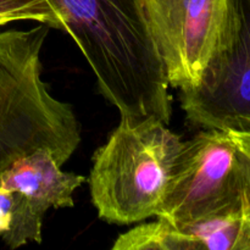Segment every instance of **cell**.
<instances>
[{
  "instance_id": "cell-2",
  "label": "cell",
  "mask_w": 250,
  "mask_h": 250,
  "mask_svg": "<svg viewBox=\"0 0 250 250\" xmlns=\"http://www.w3.org/2000/svg\"><path fill=\"white\" fill-rule=\"evenodd\" d=\"M51 27L0 32V173L15 160L48 149L61 166L81 143L72 106L42 77V50Z\"/></svg>"
},
{
  "instance_id": "cell-5",
  "label": "cell",
  "mask_w": 250,
  "mask_h": 250,
  "mask_svg": "<svg viewBox=\"0 0 250 250\" xmlns=\"http://www.w3.org/2000/svg\"><path fill=\"white\" fill-rule=\"evenodd\" d=\"M242 209L238 149L229 132L203 129L183 142L155 216L193 225Z\"/></svg>"
},
{
  "instance_id": "cell-6",
  "label": "cell",
  "mask_w": 250,
  "mask_h": 250,
  "mask_svg": "<svg viewBox=\"0 0 250 250\" xmlns=\"http://www.w3.org/2000/svg\"><path fill=\"white\" fill-rule=\"evenodd\" d=\"M168 85L198 84L226 17L229 0H141Z\"/></svg>"
},
{
  "instance_id": "cell-7",
  "label": "cell",
  "mask_w": 250,
  "mask_h": 250,
  "mask_svg": "<svg viewBox=\"0 0 250 250\" xmlns=\"http://www.w3.org/2000/svg\"><path fill=\"white\" fill-rule=\"evenodd\" d=\"M85 182L84 176L65 172L48 149L15 160L0 173V187L14 198L12 224L2 238L10 249L41 243L44 215L50 209L72 208L73 193Z\"/></svg>"
},
{
  "instance_id": "cell-9",
  "label": "cell",
  "mask_w": 250,
  "mask_h": 250,
  "mask_svg": "<svg viewBox=\"0 0 250 250\" xmlns=\"http://www.w3.org/2000/svg\"><path fill=\"white\" fill-rule=\"evenodd\" d=\"M20 21L43 22L51 28H63V22L49 0H0V26Z\"/></svg>"
},
{
  "instance_id": "cell-11",
  "label": "cell",
  "mask_w": 250,
  "mask_h": 250,
  "mask_svg": "<svg viewBox=\"0 0 250 250\" xmlns=\"http://www.w3.org/2000/svg\"><path fill=\"white\" fill-rule=\"evenodd\" d=\"M12 193L0 187V237L4 238L10 232L12 224Z\"/></svg>"
},
{
  "instance_id": "cell-3",
  "label": "cell",
  "mask_w": 250,
  "mask_h": 250,
  "mask_svg": "<svg viewBox=\"0 0 250 250\" xmlns=\"http://www.w3.org/2000/svg\"><path fill=\"white\" fill-rule=\"evenodd\" d=\"M182 144L156 116H121L93 156L89 189L98 216L115 225L155 216Z\"/></svg>"
},
{
  "instance_id": "cell-10",
  "label": "cell",
  "mask_w": 250,
  "mask_h": 250,
  "mask_svg": "<svg viewBox=\"0 0 250 250\" xmlns=\"http://www.w3.org/2000/svg\"><path fill=\"white\" fill-rule=\"evenodd\" d=\"M238 149L242 180V208L250 226V129L229 132Z\"/></svg>"
},
{
  "instance_id": "cell-4",
  "label": "cell",
  "mask_w": 250,
  "mask_h": 250,
  "mask_svg": "<svg viewBox=\"0 0 250 250\" xmlns=\"http://www.w3.org/2000/svg\"><path fill=\"white\" fill-rule=\"evenodd\" d=\"M187 120L203 129H250V0H229L198 84L180 89Z\"/></svg>"
},
{
  "instance_id": "cell-1",
  "label": "cell",
  "mask_w": 250,
  "mask_h": 250,
  "mask_svg": "<svg viewBox=\"0 0 250 250\" xmlns=\"http://www.w3.org/2000/svg\"><path fill=\"white\" fill-rule=\"evenodd\" d=\"M121 116L170 124L172 99L141 0H49Z\"/></svg>"
},
{
  "instance_id": "cell-8",
  "label": "cell",
  "mask_w": 250,
  "mask_h": 250,
  "mask_svg": "<svg viewBox=\"0 0 250 250\" xmlns=\"http://www.w3.org/2000/svg\"><path fill=\"white\" fill-rule=\"evenodd\" d=\"M112 250H203L199 239L187 225L159 219L144 222L120 234Z\"/></svg>"
}]
</instances>
